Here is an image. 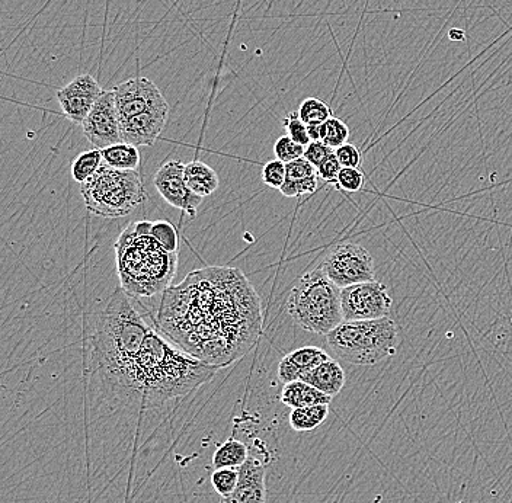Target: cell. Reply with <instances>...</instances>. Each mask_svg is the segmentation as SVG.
<instances>
[{
    "instance_id": "1",
    "label": "cell",
    "mask_w": 512,
    "mask_h": 503,
    "mask_svg": "<svg viewBox=\"0 0 512 503\" xmlns=\"http://www.w3.org/2000/svg\"><path fill=\"white\" fill-rule=\"evenodd\" d=\"M158 323L179 348L220 370L258 342L261 299L240 269L201 268L162 294Z\"/></svg>"
},
{
    "instance_id": "2",
    "label": "cell",
    "mask_w": 512,
    "mask_h": 503,
    "mask_svg": "<svg viewBox=\"0 0 512 503\" xmlns=\"http://www.w3.org/2000/svg\"><path fill=\"white\" fill-rule=\"evenodd\" d=\"M217 371L219 368L197 360L150 328L137 357L111 386L128 399L152 406L187 396L210 383Z\"/></svg>"
},
{
    "instance_id": "3",
    "label": "cell",
    "mask_w": 512,
    "mask_h": 503,
    "mask_svg": "<svg viewBox=\"0 0 512 503\" xmlns=\"http://www.w3.org/2000/svg\"><path fill=\"white\" fill-rule=\"evenodd\" d=\"M123 288H117L96 317L92 361L111 384L139 354L150 326L137 313Z\"/></svg>"
},
{
    "instance_id": "4",
    "label": "cell",
    "mask_w": 512,
    "mask_h": 503,
    "mask_svg": "<svg viewBox=\"0 0 512 503\" xmlns=\"http://www.w3.org/2000/svg\"><path fill=\"white\" fill-rule=\"evenodd\" d=\"M115 261L121 288L130 297L146 299L172 287L178 253L166 251L153 236L137 235L131 223L115 242Z\"/></svg>"
},
{
    "instance_id": "5",
    "label": "cell",
    "mask_w": 512,
    "mask_h": 503,
    "mask_svg": "<svg viewBox=\"0 0 512 503\" xmlns=\"http://www.w3.org/2000/svg\"><path fill=\"white\" fill-rule=\"evenodd\" d=\"M287 312L303 331L326 336L344 322L341 288L322 268L312 269L291 288Z\"/></svg>"
},
{
    "instance_id": "6",
    "label": "cell",
    "mask_w": 512,
    "mask_h": 503,
    "mask_svg": "<svg viewBox=\"0 0 512 503\" xmlns=\"http://www.w3.org/2000/svg\"><path fill=\"white\" fill-rule=\"evenodd\" d=\"M336 357L354 365H376L398 351L399 331L390 317L342 322L326 335Z\"/></svg>"
},
{
    "instance_id": "7",
    "label": "cell",
    "mask_w": 512,
    "mask_h": 503,
    "mask_svg": "<svg viewBox=\"0 0 512 503\" xmlns=\"http://www.w3.org/2000/svg\"><path fill=\"white\" fill-rule=\"evenodd\" d=\"M83 201L92 214L118 219L147 201L142 176L137 171H120L102 163L99 171L80 185Z\"/></svg>"
},
{
    "instance_id": "8",
    "label": "cell",
    "mask_w": 512,
    "mask_h": 503,
    "mask_svg": "<svg viewBox=\"0 0 512 503\" xmlns=\"http://www.w3.org/2000/svg\"><path fill=\"white\" fill-rule=\"evenodd\" d=\"M320 268L341 290L376 280L373 256L357 243L347 242L336 246L325 256Z\"/></svg>"
},
{
    "instance_id": "9",
    "label": "cell",
    "mask_w": 512,
    "mask_h": 503,
    "mask_svg": "<svg viewBox=\"0 0 512 503\" xmlns=\"http://www.w3.org/2000/svg\"><path fill=\"white\" fill-rule=\"evenodd\" d=\"M393 300L386 285L379 281L355 284L341 290L344 322H361L389 317Z\"/></svg>"
},
{
    "instance_id": "10",
    "label": "cell",
    "mask_w": 512,
    "mask_h": 503,
    "mask_svg": "<svg viewBox=\"0 0 512 503\" xmlns=\"http://www.w3.org/2000/svg\"><path fill=\"white\" fill-rule=\"evenodd\" d=\"M82 130L94 149L102 150L123 143L114 91H104L82 124Z\"/></svg>"
},
{
    "instance_id": "11",
    "label": "cell",
    "mask_w": 512,
    "mask_h": 503,
    "mask_svg": "<svg viewBox=\"0 0 512 503\" xmlns=\"http://www.w3.org/2000/svg\"><path fill=\"white\" fill-rule=\"evenodd\" d=\"M185 163L181 160H169L163 163L155 175V187L160 197L172 207L184 211L190 217H195L203 198L191 191L185 181Z\"/></svg>"
},
{
    "instance_id": "12",
    "label": "cell",
    "mask_w": 512,
    "mask_h": 503,
    "mask_svg": "<svg viewBox=\"0 0 512 503\" xmlns=\"http://www.w3.org/2000/svg\"><path fill=\"white\" fill-rule=\"evenodd\" d=\"M112 91H114L120 120H126L156 108L168 107V102L158 86L147 78L128 79L115 86Z\"/></svg>"
},
{
    "instance_id": "13",
    "label": "cell",
    "mask_w": 512,
    "mask_h": 503,
    "mask_svg": "<svg viewBox=\"0 0 512 503\" xmlns=\"http://www.w3.org/2000/svg\"><path fill=\"white\" fill-rule=\"evenodd\" d=\"M102 94L104 89L94 76L80 75L60 88L56 96L63 114L73 123L82 126Z\"/></svg>"
},
{
    "instance_id": "14",
    "label": "cell",
    "mask_w": 512,
    "mask_h": 503,
    "mask_svg": "<svg viewBox=\"0 0 512 503\" xmlns=\"http://www.w3.org/2000/svg\"><path fill=\"white\" fill-rule=\"evenodd\" d=\"M168 117L169 105L121 120L123 142L136 147H152L168 123Z\"/></svg>"
},
{
    "instance_id": "15",
    "label": "cell",
    "mask_w": 512,
    "mask_h": 503,
    "mask_svg": "<svg viewBox=\"0 0 512 503\" xmlns=\"http://www.w3.org/2000/svg\"><path fill=\"white\" fill-rule=\"evenodd\" d=\"M267 470L265 464L254 456L239 467V483L235 492L224 503H265L267 502Z\"/></svg>"
},
{
    "instance_id": "16",
    "label": "cell",
    "mask_w": 512,
    "mask_h": 503,
    "mask_svg": "<svg viewBox=\"0 0 512 503\" xmlns=\"http://www.w3.org/2000/svg\"><path fill=\"white\" fill-rule=\"evenodd\" d=\"M331 360L328 352L318 346H303L290 352L278 364V378L284 384L302 380L303 376L318 367L322 362Z\"/></svg>"
},
{
    "instance_id": "17",
    "label": "cell",
    "mask_w": 512,
    "mask_h": 503,
    "mask_svg": "<svg viewBox=\"0 0 512 503\" xmlns=\"http://www.w3.org/2000/svg\"><path fill=\"white\" fill-rule=\"evenodd\" d=\"M302 380L309 383L310 386L316 387L320 392L335 397L344 389L347 378H345V371L341 364L331 358L313 368L310 373L303 376Z\"/></svg>"
},
{
    "instance_id": "18",
    "label": "cell",
    "mask_w": 512,
    "mask_h": 503,
    "mask_svg": "<svg viewBox=\"0 0 512 503\" xmlns=\"http://www.w3.org/2000/svg\"><path fill=\"white\" fill-rule=\"evenodd\" d=\"M332 397L320 392L303 380L284 384L281 402L291 409L307 408V406L329 405Z\"/></svg>"
},
{
    "instance_id": "19",
    "label": "cell",
    "mask_w": 512,
    "mask_h": 503,
    "mask_svg": "<svg viewBox=\"0 0 512 503\" xmlns=\"http://www.w3.org/2000/svg\"><path fill=\"white\" fill-rule=\"evenodd\" d=\"M184 173L188 187L198 197H208L219 188V175L211 166L206 165L201 160H192V162L187 163Z\"/></svg>"
},
{
    "instance_id": "20",
    "label": "cell",
    "mask_w": 512,
    "mask_h": 503,
    "mask_svg": "<svg viewBox=\"0 0 512 503\" xmlns=\"http://www.w3.org/2000/svg\"><path fill=\"white\" fill-rule=\"evenodd\" d=\"M105 165L120 171H137L140 165L139 149L133 144L117 143L101 150Z\"/></svg>"
},
{
    "instance_id": "21",
    "label": "cell",
    "mask_w": 512,
    "mask_h": 503,
    "mask_svg": "<svg viewBox=\"0 0 512 503\" xmlns=\"http://www.w3.org/2000/svg\"><path fill=\"white\" fill-rule=\"evenodd\" d=\"M248 458V447L235 438H229L224 444L217 445L213 456V467L214 469H239Z\"/></svg>"
},
{
    "instance_id": "22",
    "label": "cell",
    "mask_w": 512,
    "mask_h": 503,
    "mask_svg": "<svg viewBox=\"0 0 512 503\" xmlns=\"http://www.w3.org/2000/svg\"><path fill=\"white\" fill-rule=\"evenodd\" d=\"M329 415V405L307 406V408L291 409V429L297 432H309L318 429Z\"/></svg>"
},
{
    "instance_id": "23",
    "label": "cell",
    "mask_w": 512,
    "mask_h": 503,
    "mask_svg": "<svg viewBox=\"0 0 512 503\" xmlns=\"http://www.w3.org/2000/svg\"><path fill=\"white\" fill-rule=\"evenodd\" d=\"M102 163H104V160H102L101 150L92 149L88 150V152L80 153L78 158L73 160L72 163L73 179L82 185L83 182L88 181L89 178H92L99 171Z\"/></svg>"
},
{
    "instance_id": "24",
    "label": "cell",
    "mask_w": 512,
    "mask_h": 503,
    "mask_svg": "<svg viewBox=\"0 0 512 503\" xmlns=\"http://www.w3.org/2000/svg\"><path fill=\"white\" fill-rule=\"evenodd\" d=\"M297 112L306 126L326 123L332 117L331 108L318 98L304 99Z\"/></svg>"
},
{
    "instance_id": "25",
    "label": "cell",
    "mask_w": 512,
    "mask_h": 503,
    "mask_svg": "<svg viewBox=\"0 0 512 503\" xmlns=\"http://www.w3.org/2000/svg\"><path fill=\"white\" fill-rule=\"evenodd\" d=\"M350 139V128L339 118L331 117L322 124V142L336 150Z\"/></svg>"
},
{
    "instance_id": "26",
    "label": "cell",
    "mask_w": 512,
    "mask_h": 503,
    "mask_svg": "<svg viewBox=\"0 0 512 503\" xmlns=\"http://www.w3.org/2000/svg\"><path fill=\"white\" fill-rule=\"evenodd\" d=\"M239 483V469H214L211 474V485L223 499L235 492Z\"/></svg>"
},
{
    "instance_id": "27",
    "label": "cell",
    "mask_w": 512,
    "mask_h": 503,
    "mask_svg": "<svg viewBox=\"0 0 512 503\" xmlns=\"http://www.w3.org/2000/svg\"><path fill=\"white\" fill-rule=\"evenodd\" d=\"M152 236L166 251L178 253L179 236L174 224L166 220L153 221Z\"/></svg>"
},
{
    "instance_id": "28",
    "label": "cell",
    "mask_w": 512,
    "mask_h": 503,
    "mask_svg": "<svg viewBox=\"0 0 512 503\" xmlns=\"http://www.w3.org/2000/svg\"><path fill=\"white\" fill-rule=\"evenodd\" d=\"M283 126L286 128L287 136L294 140V142L302 144L304 147L312 143L307 126L303 123L302 118L299 117V112H290L284 118Z\"/></svg>"
},
{
    "instance_id": "29",
    "label": "cell",
    "mask_w": 512,
    "mask_h": 503,
    "mask_svg": "<svg viewBox=\"0 0 512 503\" xmlns=\"http://www.w3.org/2000/svg\"><path fill=\"white\" fill-rule=\"evenodd\" d=\"M304 149L306 147L302 146V144L294 142L290 137L284 136L280 137L274 144V155L275 158L281 160L283 163H290L293 160H297L303 158Z\"/></svg>"
},
{
    "instance_id": "30",
    "label": "cell",
    "mask_w": 512,
    "mask_h": 503,
    "mask_svg": "<svg viewBox=\"0 0 512 503\" xmlns=\"http://www.w3.org/2000/svg\"><path fill=\"white\" fill-rule=\"evenodd\" d=\"M286 178V163L281 162V160H271V162L265 163L264 168H262V181L267 187L281 189L284 182H286Z\"/></svg>"
},
{
    "instance_id": "31",
    "label": "cell",
    "mask_w": 512,
    "mask_h": 503,
    "mask_svg": "<svg viewBox=\"0 0 512 503\" xmlns=\"http://www.w3.org/2000/svg\"><path fill=\"white\" fill-rule=\"evenodd\" d=\"M363 185L364 175L360 169L342 168L341 172H339L338 181H336L335 187L336 189H341V191L354 194V192L361 191Z\"/></svg>"
},
{
    "instance_id": "32",
    "label": "cell",
    "mask_w": 512,
    "mask_h": 503,
    "mask_svg": "<svg viewBox=\"0 0 512 503\" xmlns=\"http://www.w3.org/2000/svg\"><path fill=\"white\" fill-rule=\"evenodd\" d=\"M316 188H318V176H310V178L300 179V181L284 182L280 192L284 197L297 198L303 197V195L313 194Z\"/></svg>"
},
{
    "instance_id": "33",
    "label": "cell",
    "mask_w": 512,
    "mask_h": 503,
    "mask_svg": "<svg viewBox=\"0 0 512 503\" xmlns=\"http://www.w3.org/2000/svg\"><path fill=\"white\" fill-rule=\"evenodd\" d=\"M286 169V181L288 182L300 181V179L310 178V176H318V171H316L315 166L304 158L286 163Z\"/></svg>"
},
{
    "instance_id": "34",
    "label": "cell",
    "mask_w": 512,
    "mask_h": 503,
    "mask_svg": "<svg viewBox=\"0 0 512 503\" xmlns=\"http://www.w3.org/2000/svg\"><path fill=\"white\" fill-rule=\"evenodd\" d=\"M341 169V163H339L334 152L329 158L320 163L316 171H318V178L322 179V181L328 182V184H336Z\"/></svg>"
},
{
    "instance_id": "35",
    "label": "cell",
    "mask_w": 512,
    "mask_h": 503,
    "mask_svg": "<svg viewBox=\"0 0 512 503\" xmlns=\"http://www.w3.org/2000/svg\"><path fill=\"white\" fill-rule=\"evenodd\" d=\"M336 158L341 163L342 168L358 169L361 165V153L354 144L347 143L335 150Z\"/></svg>"
},
{
    "instance_id": "36",
    "label": "cell",
    "mask_w": 512,
    "mask_h": 503,
    "mask_svg": "<svg viewBox=\"0 0 512 503\" xmlns=\"http://www.w3.org/2000/svg\"><path fill=\"white\" fill-rule=\"evenodd\" d=\"M332 147L326 146L323 142H312L304 149V159L309 160L315 168H318L320 163L334 153Z\"/></svg>"
},
{
    "instance_id": "37",
    "label": "cell",
    "mask_w": 512,
    "mask_h": 503,
    "mask_svg": "<svg viewBox=\"0 0 512 503\" xmlns=\"http://www.w3.org/2000/svg\"><path fill=\"white\" fill-rule=\"evenodd\" d=\"M133 226L134 230H136L137 235L152 236L153 221H136V223H133Z\"/></svg>"
},
{
    "instance_id": "38",
    "label": "cell",
    "mask_w": 512,
    "mask_h": 503,
    "mask_svg": "<svg viewBox=\"0 0 512 503\" xmlns=\"http://www.w3.org/2000/svg\"><path fill=\"white\" fill-rule=\"evenodd\" d=\"M307 131H309V137L312 142H322V124L307 126Z\"/></svg>"
},
{
    "instance_id": "39",
    "label": "cell",
    "mask_w": 512,
    "mask_h": 503,
    "mask_svg": "<svg viewBox=\"0 0 512 503\" xmlns=\"http://www.w3.org/2000/svg\"><path fill=\"white\" fill-rule=\"evenodd\" d=\"M448 37L453 41H462L464 40V32L462 30H451Z\"/></svg>"
}]
</instances>
